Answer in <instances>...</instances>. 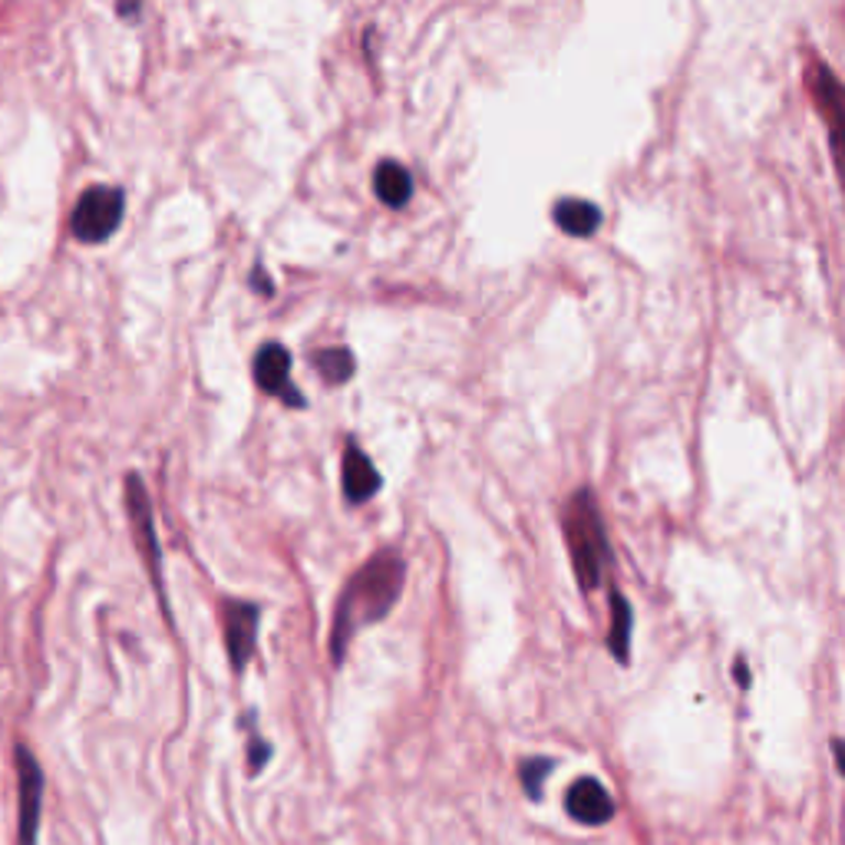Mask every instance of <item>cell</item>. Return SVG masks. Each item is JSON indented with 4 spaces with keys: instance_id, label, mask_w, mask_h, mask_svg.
<instances>
[{
    "instance_id": "1",
    "label": "cell",
    "mask_w": 845,
    "mask_h": 845,
    "mask_svg": "<svg viewBox=\"0 0 845 845\" xmlns=\"http://www.w3.org/2000/svg\"><path fill=\"white\" fill-rule=\"evenodd\" d=\"M403 584H406V561L396 548H380L347 578L333 604L330 634H327V654L333 667L343 663L350 640L363 627L380 624L396 607Z\"/></svg>"
},
{
    "instance_id": "2",
    "label": "cell",
    "mask_w": 845,
    "mask_h": 845,
    "mask_svg": "<svg viewBox=\"0 0 845 845\" xmlns=\"http://www.w3.org/2000/svg\"><path fill=\"white\" fill-rule=\"evenodd\" d=\"M561 531H564V545H568L571 568L581 591H594L604 578V568L611 564V545H607V531L594 505V495L588 489H578L568 498L561 512Z\"/></svg>"
},
{
    "instance_id": "3",
    "label": "cell",
    "mask_w": 845,
    "mask_h": 845,
    "mask_svg": "<svg viewBox=\"0 0 845 845\" xmlns=\"http://www.w3.org/2000/svg\"><path fill=\"white\" fill-rule=\"evenodd\" d=\"M122 505H125V515H129V525H132V535H135V548L149 568V578L155 584V594H158V604L168 614V604H165V584H162V548H158V535H155V508H152V495L145 489V482L129 472L125 475V489H122Z\"/></svg>"
},
{
    "instance_id": "4",
    "label": "cell",
    "mask_w": 845,
    "mask_h": 845,
    "mask_svg": "<svg viewBox=\"0 0 845 845\" xmlns=\"http://www.w3.org/2000/svg\"><path fill=\"white\" fill-rule=\"evenodd\" d=\"M13 772H17V845H36L46 772L26 743L13 746Z\"/></svg>"
},
{
    "instance_id": "5",
    "label": "cell",
    "mask_w": 845,
    "mask_h": 845,
    "mask_svg": "<svg viewBox=\"0 0 845 845\" xmlns=\"http://www.w3.org/2000/svg\"><path fill=\"white\" fill-rule=\"evenodd\" d=\"M805 89L828 125V145L835 155V168L845 182V86L822 59H809L805 66Z\"/></svg>"
},
{
    "instance_id": "6",
    "label": "cell",
    "mask_w": 845,
    "mask_h": 845,
    "mask_svg": "<svg viewBox=\"0 0 845 845\" xmlns=\"http://www.w3.org/2000/svg\"><path fill=\"white\" fill-rule=\"evenodd\" d=\"M218 621H221V640H224V654L234 673H241L254 650H257V627H261V607L254 601L244 597H231L221 594L218 601Z\"/></svg>"
},
{
    "instance_id": "7",
    "label": "cell",
    "mask_w": 845,
    "mask_h": 845,
    "mask_svg": "<svg viewBox=\"0 0 845 845\" xmlns=\"http://www.w3.org/2000/svg\"><path fill=\"white\" fill-rule=\"evenodd\" d=\"M122 208H125V195L116 185H92L79 195L76 211H73V234L86 244H99L106 241L119 221H122Z\"/></svg>"
},
{
    "instance_id": "8",
    "label": "cell",
    "mask_w": 845,
    "mask_h": 845,
    "mask_svg": "<svg viewBox=\"0 0 845 845\" xmlns=\"http://www.w3.org/2000/svg\"><path fill=\"white\" fill-rule=\"evenodd\" d=\"M251 373H254V383H257L261 393L277 396L290 409L307 406V396L290 383V353H287L284 343H277V340L261 343L254 360H251Z\"/></svg>"
},
{
    "instance_id": "9",
    "label": "cell",
    "mask_w": 845,
    "mask_h": 845,
    "mask_svg": "<svg viewBox=\"0 0 845 845\" xmlns=\"http://www.w3.org/2000/svg\"><path fill=\"white\" fill-rule=\"evenodd\" d=\"M340 485H343V498L350 505H363L370 502L380 489H383V475L373 465V459L366 456V449L350 436L343 442V459H340Z\"/></svg>"
},
{
    "instance_id": "10",
    "label": "cell",
    "mask_w": 845,
    "mask_h": 845,
    "mask_svg": "<svg viewBox=\"0 0 845 845\" xmlns=\"http://www.w3.org/2000/svg\"><path fill=\"white\" fill-rule=\"evenodd\" d=\"M564 809L574 822L597 828L614 819V799L594 776H578L564 792Z\"/></svg>"
},
{
    "instance_id": "11",
    "label": "cell",
    "mask_w": 845,
    "mask_h": 845,
    "mask_svg": "<svg viewBox=\"0 0 845 845\" xmlns=\"http://www.w3.org/2000/svg\"><path fill=\"white\" fill-rule=\"evenodd\" d=\"M551 218L571 238H591L601 228V211L588 198H561V201H555Z\"/></svg>"
},
{
    "instance_id": "12",
    "label": "cell",
    "mask_w": 845,
    "mask_h": 845,
    "mask_svg": "<svg viewBox=\"0 0 845 845\" xmlns=\"http://www.w3.org/2000/svg\"><path fill=\"white\" fill-rule=\"evenodd\" d=\"M373 188L376 198L389 208H403L413 195V175L399 162H380L373 172Z\"/></svg>"
},
{
    "instance_id": "13",
    "label": "cell",
    "mask_w": 845,
    "mask_h": 845,
    "mask_svg": "<svg viewBox=\"0 0 845 845\" xmlns=\"http://www.w3.org/2000/svg\"><path fill=\"white\" fill-rule=\"evenodd\" d=\"M630 630H634V607L621 591H611V630H607V650L617 663H630Z\"/></svg>"
},
{
    "instance_id": "14",
    "label": "cell",
    "mask_w": 845,
    "mask_h": 845,
    "mask_svg": "<svg viewBox=\"0 0 845 845\" xmlns=\"http://www.w3.org/2000/svg\"><path fill=\"white\" fill-rule=\"evenodd\" d=\"M310 363L317 370V376L327 383V386H343L353 380L356 373V360L347 347H323V350H314L310 353Z\"/></svg>"
},
{
    "instance_id": "15",
    "label": "cell",
    "mask_w": 845,
    "mask_h": 845,
    "mask_svg": "<svg viewBox=\"0 0 845 845\" xmlns=\"http://www.w3.org/2000/svg\"><path fill=\"white\" fill-rule=\"evenodd\" d=\"M241 723H244L241 729H248V746H244V749H248V762H244V769H248V776H257V772L271 762L274 746H271L257 729H254V710H251V713H244V716H241Z\"/></svg>"
},
{
    "instance_id": "16",
    "label": "cell",
    "mask_w": 845,
    "mask_h": 845,
    "mask_svg": "<svg viewBox=\"0 0 845 845\" xmlns=\"http://www.w3.org/2000/svg\"><path fill=\"white\" fill-rule=\"evenodd\" d=\"M551 769H555V759H548V756H528V759L518 762V782H522V789L531 802L541 799V786H545V776Z\"/></svg>"
},
{
    "instance_id": "17",
    "label": "cell",
    "mask_w": 845,
    "mask_h": 845,
    "mask_svg": "<svg viewBox=\"0 0 845 845\" xmlns=\"http://www.w3.org/2000/svg\"><path fill=\"white\" fill-rule=\"evenodd\" d=\"M733 677H736V683H739L743 690H746V687L753 683V680H749V663H746V657H743V654H739V657L733 660Z\"/></svg>"
},
{
    "instance_id": "18",
    "label": "cell",
    "mask_w": 845,
    "mask_h": 845,
    "mask_svg": "<svg viewBox=\"0 0 845 845\" xmlns=\"http://www.w3.org/2000/svg\"><path fill=\"white\" fill-rule=\"evenodd\" d=\"M251 284H254V287H257V294H264V297H271V294H274V284L264 277V271H261V267L251 274Z\"/></svg>"
},
{
    "instance_id": "19",
    "label": "cell",
    "mask_w": 845,
    "mask_h": 845,
    "mask_svg": "<svg viewBox=\"0 0 845 845\" xmlns=\"http://www.w3.org/2000/svg\"><path fill=\"white\" fill-rule=\"evenodd\" d=\"M832 753H835V766L845 776V739H832Z\"/></svg>"
},
{
    "instance_id": "20",
    "label": "cell",
    "mask_w": 845,
    "mask_h": 845,
    "mask_svg": "<svg viewBox=\"0 0 845 845\" xmlns=\"http://www.w3.org/2000/svg\"><path fill=\"white\" fill-rule=\"evenodd\" d=\"M139 7H142V0H116V10H119L122 17H135Z\"/></svg>"
}]
</instances>
